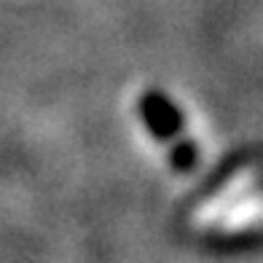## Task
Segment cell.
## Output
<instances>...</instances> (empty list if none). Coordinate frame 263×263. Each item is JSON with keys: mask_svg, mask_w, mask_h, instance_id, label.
<instances>
[{"mask_svg": "<svg viewBox=\"0 0 263 263\" xmlns=\"http://www.w3.org/2000/svg\"><path fill=\"white\" fill-rule=\"evenodd\" d=\"M140 113H142V121H145L148 132L161 142H170L175 135H180V129H183L180 107L159 89H151V91L142 94Z\"/></svg>", "mask_w": 263, "mask_h": 263, "instance_id": "6da1fadb", "label": "cell"}, {"mask_svg": "<svg viewBox=\"0 0 263 263\" xmlns=\"http://www.w3.org/2000/svg\"><path fill=\"white\" fill-rule=\"evenodd\" d=\"M247 159H253V153H250V151H236V153H231V156L226 159V161H220V166H218V170H215V172L207 177L204 185H201V188L196 191V194L188 199V210H194V207L199 204V201H207L210 196L218 194V191H220V188H223V185L229 183L231 177H234V175H236V172L247 164Z\"/></svg>", "mask_w": 263, "mask_h": 263, "instance_id": "7a4b0ae2", "label": "cell"}, {"mask_svg": "<svg viewBox=\"0 0 263 263\" xmlns=\"http://www.w3.org/2000/svg\"><path fill=\"white\" fill-rule=\"evenodd\" d=\"M207 247L215 253H239V250L258 247V231L250 234H212L207 236Z\"/></svg>", "mask_w": 263, "mask_h": 263, "instance_id": "3957f363", "label": "cell"}, {"mask_svg": "<svg viewBox=\"0 0 263 263\" xmlns=\"http://www.w3.org/2000/svg\"><path fill=\"white\" fill-rule=\"evenodd\" d=\"M199 161V148L194 140H180L172 148V170L177 172H191Z\"/></svg>", "mask_w": 263, "mask_h": 263, "instance_id": "277c9868", "label": "cell"}]
</instances>
